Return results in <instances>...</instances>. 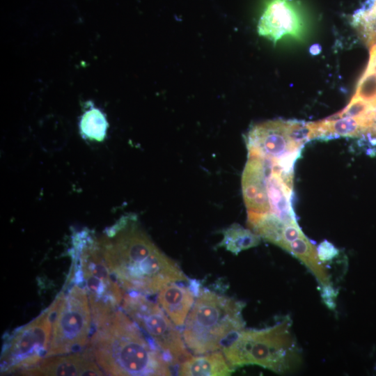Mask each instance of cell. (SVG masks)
<instances>
[{"mask_svg": "<svg viewBox=\"0 0 376 376\" xmlns=\"http://www.w3.org/2000/svg\"><path fill=\"white\" fill-rule=\"evenodd\" d=\"M321 50H322L321 46L319 45L318 44H314L310 47V49H309L310 53L312 55L319 54Z\"/></svg>", "mask_w": 376, "mask_h": 376, "instance_id": "cell-19", "label": "cell"}, {"mask_svg": "<svg viewBox=\"0 0 376 376\" xmlns=\"http://www.w3.org/2000/svg\"><path fill=\"white\" fill-rule=\"evenodd\" d=\"M302 31L301 19L290 0H271L258 25L259 35L274 43L287 36L299 38Z\"/></svg>", "mask_w": 376, "mask_h": 376, "instance_id": "cell-10", "label": "cell"}, {"mask_svg": "<svg viewBox=\"0 0 376 376\" xmlns=\"http://www.w3.org/2000/svg\"><path fill=\"white\" fill-rule=\"evenodd\" d=\"M178 283L173 282L164 286L159 292L157 299L171 321L181 327L184 325L200 289L196 280H190L188 286Z\"/></svg>", "mask_w": 376, "mask_h": 376, "instance_id": "cell-12", "label": "cell"}, {"mask_svg": "<svg viewBox=\"0 0 376 376\" xmlns=\"http://www.w3.org/2000/svg\"><path fill=\"white\" fill-rule=\"evenodd\" d=\"M108 122L102 111L91 107L81 116L79 128L84 138L102 141L104 139L108 129Z\"/></svg>", "mask_w": 376, "mask_h": 376, "instance_id": "cell-15", "label": "cell"}, {"mask_svg": "<svg viewBox=\"0 0 376 376\" xmlns=\"http://www.w3.org/2000/svg\"><path fill=\"white\" fill-rule=\"evenodd\" d=\"M88 342L95 361L110 375H171V362L123 310L94 325Z\"/></svg>", "mask_w": 376, "mask_h": 376, "instance_id": "cell-2", "label": "cell"}, {"mask_svg": "<svg viewBox=\"0 0 376 376\" xmlns=\"http://www.w3.org/2000/svg\"><path fill=\"white\" fill-rule=\"evenodd\" d=\"M233 369L228 363L223 352H212L197 357H189L179 364V375H230Z\"/></svg>", "mask_w": 376, "mask_h": 376, "instance_id": "cell-13", "label": "cell"}, {"mask_svg": "<svg viewBox=\"0 0 376 376\" xmlns=\"http://www.w3.org/2000/svg\"><path fill=\"white\" fill-rule=\"evenodd\" d=\"M223 239L218 244L235 255L258 246L260 237L251 229L244 228L238 224H233L222 230Z\"/></svg>", "mask_w": 376, "mask_h": 376, "instance_id": "cell-14", "label": "cell"}, {"mask_svg": "<svg viewBox=\"0 0 376 376\" xmlns=\"http://www.w3.org/2000/svg\"><path fill=\"white\" fill-rule=\"evenodd\" d=\"M69 255L72 265L68 278L86 292L95 324L118 308L125 291L108 267L100 237L91 230L72 231Z\"/></svg>", "mask_w": 376, "mask_h": 376, "instance_id": "cell-3", "label": "cell"}, {"mask_svg": "<svg viewBox=\"0 0 376 376\" xmlns=\"http://www.w3.org/2000/svg\"><path fill=\"white\" fill-rule=\"evenodd\" d=\"M313 139L311 122L272 120L255 124L245 136L247 149L277 159H297Z\"/></svg>", "mask_w": 376, "mask_h": 376, "instance_id": "cell-9", "label": "cell"}, {"mask_svg": "<svg viewBox=\"0 0 376 376\" xmlns=\"http://www.w3.org/2000/svg\"><path fill=\"white\" fill-rule=\"evenodd\" d=\"M100 240L108 267L125 291L152 295L169 283L189 281L156 246L136 214L122 216Z\"/></svg>", "mask_w": 376, "mask_h": 376, "instance_id": "cell-1", "label": "cell"}, {"mask_svg": "<svg viewBox=\"0 0 376 376\" xmlns=\"http://www.w3.org/2000/svg\"><path fill=\"white\" fill-rule=\"evenodd\" d=\"M316 250L318 258L323 263L332 261L340 253L339 249L327 240L319 244Z\"/></svg>", "mask_w": 376, "mask_h": 376, "instance_id": "cell-18", "label": "cell"}, {"mask_svg": "<svg viewBox=\"0 0 376 376\" xmlns=\"http://www.w3.org/2000/svg\"><path fill=\"white\" fill-rule=\"evenodd\" d=\"M121 305L172 365L180 364L191 357L182 334L159 304L148 299L146 295L127 292Z\"/></svg>", "mask_w": 376, "mask_h": 376, "instance_id": "cell-8", "label": "cell"}, {"mask_svg": "<svg viewBox=\"0 0 376 376\" xmlns=\"http://www.w3.org/2000/svg\"><path fill=\"white\" fill-rule=\"evenodd\" d=\"M370 111H372V109L367 102L353 96L350 102L343 110L329 118H360L365 116Z\"/></svg>", "mask_w": 376, "mask_h": 376, "instance_id": "cell-17", "label": "cell"}, {"mask_svg": "<svg viewBox=\"0 0 376 376\" xmlns=\"http://www.w3.org/2000/svg\"><path fill=\"white\" fill-rule=\"evenodd\" d=\"M23 375H102L91 350L44 358L37 365L19 371Z\"/></svg>", "mask_w": 376, "mask_h": 376, "instance_id": "cell-11", "label": "cell"}, {"mask_svg": "<svg viewBox=\"0 0 376 376\" xmlns=\"http://www.w3.org/2000/svg\"><path fill=\"white\" fill-rule=\"evenodd\" d=\"M244 303L210 290H200L184 324L182 337L194 354L219 350L245 326Z\"/></svg>", "mask_w": 376, "mask_h": 376, "instance_id": "cell-5", "label": "cell"}, {"mask_svg": "<svg viewBox=\"0 0 376 376\" xmlns=\"http://www.w3.org/2000/svg\"><path fill=\"white\" fill-rule=\"evenodd\" d=\"M45 357L79 352L91 331L92 312L85 290L67 278Z\"/></svg>", "mask_w": 376, "mask_h": 376, "instance_id": "cell-6", "label": "cell"}, {"mask_svg": "<svg viewBox=\"0 0 376 376\" xmlns=\"http://www.w3.org/2000/svg\"><path fill=\"white\" fill-rule=\"evenodd\" d=\"M354 97L367 102L372 110L376 108V70L367 67L358 82Z\"/></svg>", "mask_w": 376, "mask_h": 376, "instance_id": "cell-16", "label": "cell"}, {"mask_svg": "<svg viewBox=\"0 0 376 376\" xmlns=\"http://www.w3.org/2000/svg\"><path fill=\"white\" fill-rule=\"evenodd\" d=\"M291 323L284 318L267 328L243 329L222 348L228 363L235 370L257 365L276 373L295 370L302 357Z\"/></svg>", "mask_w": 376, "mask_h": 376, "instance_id": "cell-4", "label": "cell"}, {"mask_svg": "<svg viewBox=\"0 0 376 376\" xmlns=\"http://www.w3.org/2000/svg\"><path fill=\"white\" fill-rule=\"evenodd\" d=\"M61 294L30 322L15 329L4 340L1 355V375L17 373L39 363L49 350Z\"/></svg>", "mask_w": 376, "mask_h": 376, "instance_id": "cell-7", "label": "cell"}]
</instances>
